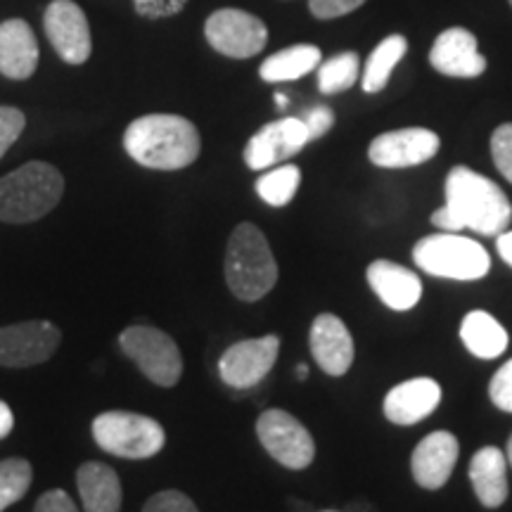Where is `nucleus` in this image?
Instances as JSON below:
<instances>
[{
    "mask_svg": "<svg viewBox=\"0 0 512 512\" xmlns=\"http://www.w3.org/2000/svg\"><path fill=\"white\" fill-rule=\"evenodd\" d=\"M444 207L432 214V226L446 233L475 230L479 235H501L512 221V204L501 185L470 166H453L444 185Z\"/></svg>",
    "mask_w": 512,
    "mask_h": 512,
    "instance_id": "nucleus-1",
    "label": "nucleus"
},
{
    "mask_svg": "<svg viewBox=\"0 0 512 512\" xmlns=\"http://www.w3.org/2000/svg\"><path fill=\"white\" fill-rule=\"evenodd\" d=\"M124 150L145 169L181 171L200 157L202 138L190 119L178 114H145L128 124Z\"/></svg>",
    "mask_w": 512,
    "mask_h": 512,
    "instance_id": "nucleus-2",
    "label": "nucleus"
},
{
    "mask_svg": "<svg viewBox=\"0 0 512 512\" xmlns=\"http://www.w3.org/2000/svg\"><path fill=\"white\" fill-rule=\"evenodd\" d=\"M223 271H226L228 290L240 302H259L273 290L278 283V264L259 226L240 223L230 233Z\"/></svg>",
    "mask_w": 512,
    "mask_h": 512,
    "instance_id": "nucleus-3",
    "label": "nucleus"
},
{
    "mask_svg": "<svg viewBox=\"0 0 512 512\" xmlns=\"http://www.w3.org/2000/svg\"><path fill=\"white\" fill-rule=\"evenodd\" d=\"M64 178L53 164L29 162L0 178V221L34 223L62 200Z\"/></svg>",
    "mask_w": 512,
    "mask_h": 512,
    "instance_id": "nucleus-4",
    "label": "nucleus"
},
{
    "mask_svg": "<svg viewBox=\"0 0 512 512\" xmlns=\"http://www.w3.org/2000/svg\"><path fill=\"white\" fill-rule=\"evenodd\" d=\"M413 261L427 275L460 283L482 280L491 271V256L477 240L446 230L418 240L413 247Z\"/></svg>",
    "mask_w": 512,
    "mask_h": 512,
    "instance_id": "nucleus-5",
    "label": "nucleus"
},
{
    "mask_svg": "<svg viewBox=\"0 0 512 512\" xmlns=\"http://www.w3.org/2000/svg\"><path fill=\"white\" fill-rule=\"evenodd\" d=\"M93 439L102 451L126 460L157 456L166 444V432L155 418L131 411H107L91 425Z\"/></svg>",
    "mask_w": 512,
    "mask_h": 512,
    "instance_id": "nucleus-6",
    "label": "nucleus"
},
{
    "mask_svg": "<svg viewBox=\"0 0 512 512\" xmlns=\"http://www.w3.org/2000/svg\"><path fill=\"white\" fill-rule=\"evenodd\" d=\"M119 347L157 387H176L181 380V349L166 332L152 325H131L119 335Z\"/></svg>",
    "mask_w": 512,
    "mask_h": 512,
    "instance_id": "nucleus-7",
    "label": "nucleus"
},
{
    "mask_svg": "<svg viewBox=\"0 0 512 512\" xmlns=\"http://www.w3.org/2000/svg\"><path fill=\"white\" fill-rule=\"evenodd\" d=\"M256 437L268 456L287 470H306L316 458V441L292 413L268 408L256 420Z\"/></svg>",
    "mask_w": 512,
    "mask_h": 512,
    "instance_id": "nucleus-8",
    "label": "nucleus"
},
{
    "mask_svg": "<svg viewBox=\"0 0 512 512\" xmlns=\"http://www.w3.org/2000/svg\"><path fill=\"white\" fill-rule=\"evenodd\" d=\"M204 36L216 53L233 57V60H249L266 48L268 27L264 19L252 12L223 8L204 22Z\"/></svg>",
    "mask_w": 512,
    "mask_h": 512,
    "instance_id": "nucleus-9",
    "label": "nucleus"
},
{
    "mask_svg": "<svg viewBox=\"0 0 512 512\" xmlns=\"http://www.w3.org/2000/svg\"><path fill=\"white\" fill-rule=\"evenodd\" d=\"M60 347V328L48 320H27L0 328V366L29 368L46 363Z\"/></svg>",
    "mask_w": 512,
    "mask_h": 512,
    "instance_id": "nucleus-10",
    "label": "nucleus"
},
{
    "mask_svg": "<svg viewBox=\"0 0 512 512\" xmlns=\"http://www.w3.org/2000/svg\"><path fill=\"white\" fill-rule=\"evenodd\" d=\"M280 354V337L266 335L242 339L223 351L219 361L221 380L233 389H252L271 373Z\"/></svg>",
    "mask_w": 512,
    "mask_h": 512,
    "instance_id": "nucleus-11",
    "label": "nucleus"
},
{
    "mask_svg": "<svg viewBox=\"0 0 512 512\" xmlns=\"http://www.w3.org/2000/svg\"><path fill=\"white\" fill-rule=\"evenodd\" d=\"M441 138L430 128L411 126L380 133L368 147V159L380 169H411L437 157Z\"/></svg>",
    "mask_w": 512,
    "mask_h": 512,
    "instance_id": "nucleus-12",
    "label": "nucleus"
},
{
    "mask_svg": "<svg viewBox=\"0 0 512 512\" xmlns=\"http://www.w3.org/2000/svg\"><path fill=\"white\" fill-rule=\"evenodd\" d=\"M306 145H309V133H306L302 119L285 117L271 121L249 138L245 147V164L252 171H266L299 155Z\"/></svg>",
    "mask_w": 512,
    "mask_h": 512,
    "instance_id": "nucleus-13",
    "label": "nucleus"
},
{
    "mask_svg": "<svg viewBox=\"0 0 512 512\" xmlns=\"http://www.w3.org/2000/svg\"><path fill=\"white\" fill-rule=\"evenodd\" d=\"M43 29L50 46L67 64H83L91 57V27L74 0H53L43 15Z\"/></svg>",
    "mask_w": 512,
    "mask_h": 512,
    "instance_id": "nucleus-14",
    "label": "nucleus"
},
{
    "mask_svg": "<svg viewBox=\"0 0 512 512\" xmlns=\"http://www.w3.org/2000/svg\"><path fill=\"white\" fill-rule=\"evenodd\" d=\"M430 64L448 79H477L489 67L477 48V36L463 27L446 29L434 38Z\"/></svg>",
    "mask_w": 512,
    "mask_h": 512,
    "instance_id": "nucleus-15",
    "label": "nucleus"
},
{
    "mask_svg": "<svg viewBox=\"0 0 512 512\" xmlns=\"http://www.w3.org/2000/svg\"><path fill=\"white\" fill-rule=\"evenodd\" d=\"M309 347L313 361L318 363L323 373L332 377L347 375L349 368L354 366V337H351L347 323L335 313H320L313 320Z\"/></svg>",
    "mask_w": 512,
    "mask_h": 512,
    "instance_id": "nucleus-16",
    "label": "nucleus"
},
{
    "mask_svg": "<svg viewBox=\"0 0 512 512\" xmlns=\"http://www.w3.org/2000/svg\"><path fill=\"white\" fill-rule=\"evenodd\" d=\"M441 403V384L432 377H413L396 384L384 396L382 411L392 425L411 427L437 411Z\"/></svg>",
    "mask_w": 512,
    "mask_h": 512,
    "instance_id": "nucleus-17",
    "label": "nucleus"
},
{
    "mask_svg": "<svg viewBox=\"0 0 512 512\" xmlns=\"http://www.w3.org/2000/svg\"><path fill=\"white\" fill-rule=\"evenodd\" d=\"M458 456L460 444L456 434L446 430L427 434V437L415 446L411 456L413 479L427 491L441 489V486H446L448 479H451L453 470H456Z\"/></svg>",
    "mask_w": 512,
    "mask_h": 512,
    "instance_id": "nucleus-18",
    "label": "nucleus"
},
{
    "mask_svg": "<svg viewBox=\"0 0 512 512\" xmlns=\"http://www.w3.org/2000/svg\"><path fill=\"white\" fill-rule=\"evenodd\" d=\"M370 290L377 299L392 311H411L422 299V280L411 268L396 264V261L377 259L366 271Z\"/></svg>",
    "mask_w": 512,
    "mask_h": 512,
    "instance_id": "nucleus-19",
    "label": "nucleus"
},
{
    "mask_svg": "<svg viewBox=\"0 0 512 512\" xmlns=\"http://www.w3.org/2000/svg\"><path fill=\"white\" fill-rule=\"evenodd\" d=\"M38 67V41L24 19L0 24V74L12 81H27Z\"/></svg>",
    "mask_w": 512,
    "mask_h": 512,
    "instance_id": "nucleus-20",
    "label": "nucleus"
},
{
    "mask_svg": "<svg viewBox=\"0 0 512 512\" xmlns=\"http://www.w3.org/2000/svg\"><path fill=\"white\" fill-rule=\"evenodd\" d=\"M470 482L484 508L496 510L508 501V458L501 448H479L470 460Z\"/></svg>",
    "mask_w": 512,
    "mask_h": 512,
    "instance_id": "nucleus-21",
    "label": "nucleus"
},
{
    "mask_svg": "<svg viewBox=\"0 0 512 512\" xmlns=\"http://www.w3.org/2000/svg\"><path fill=\"white\" fill-rule=\"evenodd\" d=\"M76 486L83 503V512H119L121 482L119 475L105 463H83L76 472Z\"/></svg>",
    "mask_w": 512,
    "mask_h": 512,
    "instance_id": "nucleus-22",
    "label": "nucleus"
},
{
    "mask_svg": "<svg viewBox=\"0 0 512 512\" xmlns=\"http://www.w3.org/2000/svg\"><path fill=\"white\" fill-rule=\"evenodd\" d=\"M460 342L472 356L482 361H494L508 349V330L486 311H470L460 323Z\"/></svg>",
    "mask_w": 512,
    "mask_h": 512,
    "instance_id": "nucleus-23",
    "label": "nucleus"
},
{
    "mask_svg": "<svg viewBox=\"0 0 512 512\" xmlns=\"http://www.w3.org/2000/svg\"><path fill=\"white\" fill-rule=\"evenodd\" d=\"M320 62H323V53H320L318 46L299 43V46H290L266 57L259 67V76L266 83L297 81L306 74L316 72Z\"/></svg>",
    "mask_w": 512,
    "mask_h": 512,
    "instance_id": "nucleus-24",
    "label": "nucleus"
},
{
    "mask_svg": "<svg viewBox=\"0 0 512 512\" xmlns=\"http://www.w3.org/2000/svg\"><path fill=\"white\" fill-rule=\"evenodd\" d=\"M406 53H408L406 36L392 34L384 38V41H380V46H375V50L368 57L366 67H363V74H361L363 91L368 95L382 93L384 88H387L389 79H392L396 64L406 57Z\"/></svg>",
    "mask_w": 512,
    "mask_h": 512,
    "instance_id": "nucleus-25",
    "label": "nucleus"
},
{
    "mask_svg": "<svg viewBox=\"0 0 512 512\" xmlns=\"http://www.w3.org/2000/svg\"><path fill=\"white\" fill-rule=\"evenodd\" d=\"M299 185H302V171L294 164H278L273 171L259 176L256 181V195L264 200L268 207H287L297 195Z\"/></svg>",
    "mask_w": 512,
    "mask_h": 512,
    "instance_id": "nucleus-26",
    "label": "nucleus"
},
{
    "mask_svg": "<svg viewBox=\"0 0 512 512\" xmlns=\"http://www.w3.org/2000/svg\"><path fill=\"white\" fill-rule=\"evenodd\" d=\"M361 74V60L356 53H339L318 64V88L323 95H337L349 91Z\"/></svg>",
    "mask_w": 512,
    "mask_h": 512,
    "instance_id": "nucleus-27",
    "label": "nucleus"
},
{
    "mask_svg": "<svg viewBox=\"0 0 512 512\" xmlns=\"http://www.w3.org/2000/svg\"><path fill=\"white\" fill-rule=\"evenodd\" d=\"M34 467L27 458H5L0 460V512L27 496Z\"/></svg>",
    "mask_w": 512,
    "mask_h": 512,
    "instance_id": "nucleus-28",
    "label": "nucleus"
},
{
    "mask_svg": "<svg viewBox=\"0 0 512 512\" xmlns=\"http://www.w3.org/2000/svg\"><path fill=\"white\" fill-rule=\"evenodd\" d=\"M491 157L505 181L512 183V124H501L491 133Z\"/></svg>",
    "mask_w": 512,
    "mask_h": 512,
    "instance_id": "nucleus-29",
    "label": "nucleus"
},
{
    "mask_svg": "<svg viewBox=\"0 0 512 512\" xmlns=\"http://www.w3.org/2000/svg\"><path fill=\"white\" fill-rule=\"evenodd\" d=\"M24 126H27V117L17 107L0 105V159L12 145L17 143V138L22 136Z\"/></svg>",
    "mask_w": 512,
    "mask_h": 512,
    "instance_id": "nucleus-30",
    "label": "nucleus"
},
{
    "mask_svg": "<svg viewBox=\"0 0 512 512\" xmlns=\"http://www.w3.org/2000/svg\"><path fill=\"white\" fill-rule=\"evenodd\" d=\"M489 399L496 408L512 413V358L496 370L489 382Z\"/></svg>",
    "mask_w": 512,
    "mask_h": 512,
    "instance_id": "nucleus-31",
    "label": "nucleus"
},
{
    "mask_svg": "<svg viewBox=\"0 0 512 512\" xmlns=\"http://www.w3.org/2000/svg\"><path fill=\"white\" fill-rule=\"evenodd\" d=\"M143 512H200L197 505L192 503V498H188L181 491H159L143 505Z\"/></svg>",
    "mask_w": 512,
    "mask_h": 512,
    "instance_id": "nucleus-32",
    "label": "nucleus"
},
{
    "mask_svg": "<svg viewBox=\"0 0 512 512\" xmlns=\"http://www.w3.org/2000/svg\"><path fill=\"white\" fill-rule=\"evenodd\" d=\"M188 0H133V8L145 19H166L181 12Z\"/></svg>",
    "mask_w": 512,
    "mask_h": 512,
    "instance_id": "nucleus-33",
    "label": "nucleus"
},
{
    "mask_svg": "<svg viewBox=\"0 0 512 512\" xmlns=\"http://www.w3.org/2000/svg\"><path fill=\"white\" fill-rule=\"evenodd\" d=\"M366 0H309V10L316 19H337L361 8Z\"/></svg>",
    "mask_w": 512,
    "mask_h": 512,
    "instance_id": "nucleus-34",
    "label": "nucleus"
},
{
    "mask_svg": "<svg viewBox=\"0 0 512 512\" xmlns=\"http://www.w3.org/2000/svg\"><path fill=\"white\" fill-rule=\"evenodd\" d=\"M302 121L306 126V133H309V143H311V140L323 138L325 133L335 126V112H332L328 105H318V107H311V110L302 117Z\"/></svg>",
    "mask_w": 512,
    "mask_h": 512,
    "instance_id": "nucleus-35",
    "label": "nucleus"
},
{
    "mask_svg": "<svg viewBox=\"0 0 512 512\" xmlns=\"http://www.w3.org/2000/svg\"><path fill=\"white\" fill-rule=\"evenodd\" d=\"M34 512H79L72 496L62 489H50L36 501Z\"/></svg>",
    "mask_w": 512,
    "mask_h": 512,
    "instance_id": "nucleus-36",
    "label": "nucleus"
},
{
    "mask_svg": "<svg viewBox=\"0 0 512 512\" xmlns=\"http://www.w3.org/2000/svg\"><path fill=\"white\" fill-rule=\"evenodd\" d=\"M496 249L498 256L512 268V230H503L501 235H496Z\"/></svg>",
    "mask_w": 512,
    "mask_h": 512,
    "instance_id": "nucleus-37",
    "label": "nucleus"
},
{
    "mask_svg": "<svg viewBox=\"0 0 512 512\" xmlns=\"http://www.w3.org/2000/svg\"><path fill=\"white\" fill-rule=\"evenodd\" d=\"M15 427V413L5 401H0V439H5Z\"/></svg>",
    "mask_w": 512,
    "mask_h": 512,
    "instance_id": "nucleus-38",
    "label": "nucleus"
},
{
    "mask_svg": "<svg viewBox=\"0 0 512 512\" xmlns=\"http://www.w3.org/2000/svg\"><path fill=\"white\" fill-rule=\"evenodd\" d=\"M306 377H309V368H306L304 363H299V366H297V380H306Z\"/></svg>",
    "mask_w": 512,
    "mask_h": 512,
    "instance_id": "nucleus-39",
    "label": "nucleus"
},
{
    "mask_svg": "<svg viewBox=\"0 0 512 512\" xmlns=\"http://www.w3.org/2000/svg\"><path fill=\"white\" fill-rule=\"evenodd\" d=\"M287 102H290V100H287V95L275 93V105H278V107H287Z\"/></svg>",
    "mask_w": 512,
    "mask_h": 512,
    "instance_id": "nucleus-40",
    "label": "nucleus"
},
{
    "mask_svg": "<svg viewBox=\"0 0 512 512\" xmlns=\"http://www.w3.org/2000/svg\"><path fill=\"white\" fill-rule=\"evenodd\" d=\"M505 458H508V465L512 467V434H510V439H508V446H505Z\"/></svg>",
    "mask_w": 512,
    "mask_h": 512,
    "instance_id": "nucleus-41",
    "label": "nucleus"
},
{
    "mask_svg": "<svg viewBox=\"0 0 512 512\" xmlns=\"http://www.w3.org/2000/svg\"><path fill=\"white\" fill-rule=\"evenodd\" d=\"M323 512H337V510H323Z\"/></svg>",
    "mask_w": 512,
    "mask_h": 512,
    "instance_id": "nucleus-42",
    "label": "nucleus"
},
{
    "mask_svg": "<svg viewBox=\"0 0 512 512\" xmlns=\"http://www.w3.org/2000/svg\"><path fill=\"white\" fill-rule=\"evenodd\" d=\"M510 8H512V0H510Z\"/></svg>",
    "mask_w": 512,
    "mask_h": 512,
    "instance_id": "nucleus-43",
    "label": "nucleus"
}]
</instances>
